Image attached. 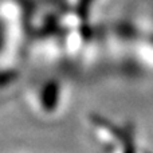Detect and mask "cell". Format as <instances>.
I'll return each mask as SVG.
<instances>
[{"label":"cell","instance_id":"cell-1","mask_svg":"<svg viewBox=\"0 0 153 153\" xmlns=\"http://www.w3.org/2000/svg\"><path fill=\"white\" fill-rule=\"evenodd\" d=\"M32 100H34L35 109L40 114L51 116L61 106L62 86L54 79H48L36 87Z\"/></svg>","mask_w":153,"mask_h":153}]
</instances>
